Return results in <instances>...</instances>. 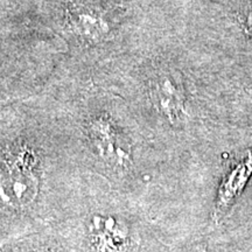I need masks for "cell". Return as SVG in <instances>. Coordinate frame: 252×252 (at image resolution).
<instances>
[{
    "label": "cell",
    "mask_w": 252,
    "mask_h": 252,
    "mask_svg": "<svg viewBox=\"0 0 252 252\" xmlns=\"http://www.w3.org/2000/svg\"><path fill=\"white\" fill-rule=\"evenodd\" d=\"M0 163V202L8 207H25L37 194L35 158L26 149Z\"/></svg>",
    "instance_id": "cell-1"
},
{
    "label": "cell",
    "mask_w": 252,
    "mask_h": 252,
    "mask_svg": "<svg viewBox=\"0 0 252 252\" xmlns=\"http://www.w3.org/2000/svg\"><path fill=\"white\" fill-rule=\"evenodd\" d=\"M89 137L103 161L115 167H126L130 163V144L109 119L100 118L91 123Z\"/></svg>",
    "instance_id": "cell-2"
},
{
    "label": "cell",
    "mask_w": 252,
    "mask_h": 252,
    "mask_svg": "<svg viewBox=\"0 0 252 252\" xmlns=\"http://www.w3.org/2000/svg\"><path fill=\"white\" fill-rule=\"evenodd\" d=\"M151 97L158 112L171 124H175L185 117L184 89L171 75H160L153 81Z\"/></svg>",
    "instance_id": "cell-3"
},
{
    "label": "cell",
    "mask_w": 252,
    "mask_h": 252,
    "mask_svg": "<svg viewBox=\"0 0 252 252\" xmlns=\"http://www.w3.org/2000/svg\"><path fill=\"white\" fill-rule=\"evenodd\" d=\"M252 173V153L245 158L239 165H237L229 173L225 180L220 188L219 200L216 204V215L223 213L235 200V197L241 193L247 184L249 176Z\"/></svg>",
    "instance_id": "cell-4"
},
{
    "label": "cell",
    "mask_w": 252,
    "mask_h": 252,
    "mask_svg": "<svg viewBox=\"0 0 252 252\" xmlns=\"http://www.w3.org/2000/svg\"><path fill=\"white\" fill-rule=\"evenodd\" d=\"M94 237L97 252H121L126 244V232L115 225V220H108L100 225L99 220L94 223Z\"/></svg>",
    "instance_id": "cell-5"
},
{
    "label": "cell",
    "mask_w": 252,
    "mask_h": 252,
    "mask_svg": "<svg viewBox=\"0 0 252 252\" xmlns=\"http://www.w3.org/2000/svg\"><path fill=\"white\" fill-rule=\"evenodd\" d=\"M248 27L252 34V13H250V15H249V18H248Z\"/></svg>",
    "instance_id": "cell-6"
},
{
    "label": "cell",
    "mask_w": 252,
    "mask_h": 252,
    "mask_svg": "<svg viewBox=\"0 0 252 252\" xmlns=\"http://www.w3.org/2000/svg\"><path fill=\"white\" fill-rule=\"evenodd\" d=\"M251 94H252V91H251Z\"/></svg>",
    "instance_id": "cell-7"
}]
</instances>
